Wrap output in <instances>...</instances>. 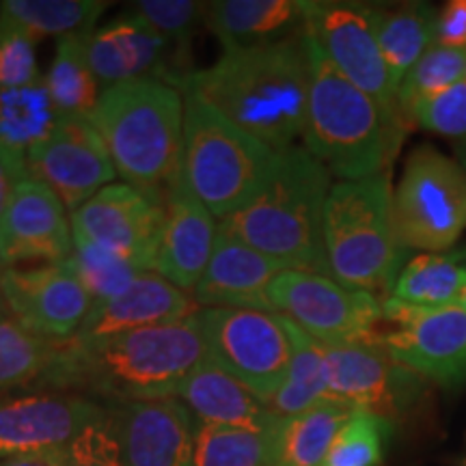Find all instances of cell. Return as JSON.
I'll return each mask as SVG.
<instances>
[{
	"instance_id": "obj_18",
	"label": "cell",
	"mask_w": 466,
	"mask_h": 466,
	"mask_svg": "<svg viewBox=\"0 0 466 466\" xmlns=\"http://www.w3.org/2000/svg\"><path fill=\"white\" fill-rule=\"evenodd\" d=\"M72 250V214L48 186L28 177L0 218V261L5 268L63 264Z\"/></svg>"
},
{
	"instance_id": "obj_19",
	"label": "cell",
	"mask_w": 466,
	"mask_h": 466,
	"mask_svg": "<svg viewBox=\"0 0 466 466\" xmlns=\"http://www.w3.org/2000/svg\"><path fill=\"white\" fill-rule=\"evenodd\" d=\"M199 311L201 307L197 305L192 294L147 270L119 296L91 307L76 335L63 343L76 348L91 346L132 330L182 322Z\"/></svg>"
},
{
	"instance_id": "obj_36",
	"label": "cell",
	"mask_w": 466,
	"mask_h": 466,
	"mask_svg": "<svg viewBox=\"0 0 466 466\" xmlns=\"http://www.w3.org/2000/svg\"><path fill=\"white\" fill-rule=\"evenodd\" d=\"M108 28L119 44L130 80L154 78L175 86L168 46L141 15L134 14L132 9H126L113 22H108Z\"/></svg>"
},
{
	"instance_id": "obj_49",
	"label": "cell",
	"mask_w": 466,
	"mask_h": 466,
	"mask_svg": "<svg viewBox=\"0 0 466 466\" xmlns=\"http://www.w3.org/2000/svg\"><path fill=\"white\" fill-rule=\"evenodd\" d=\"M464 80H466V76H464Z\"/></svg>"
},
{
	"instance_id": "obj_9",
	"label": "cell",
	"mask_w": 466,
	"mask_h": 466,
	"mask_svg": "<svg viewBox=\"0 0 466 466\" xmlns=\"http://www.w3.org/2000/svg\"><path fill=\"white\" fill-rule=\"evenodd\" d=\"M206 352L261 401L281 389L291 360V337L279 313L253 309H201Z\"/></svg>"
},
{
	"instance_id": "obj_10",
	"label": "cell",
	"mask_w": 466,
	"mask_h": 466,
	"mask_svg": "<svg viewBox=\"0 0 466 466\" xmlns=\"http://www.w3.org/2000/svg\"><path fill=\"white\" fill-rule=\"evenodd\" d=\"M270 305L322 346L374 339L384 322V299L318 272L283 270L270 285Z\"/></svg>"
},
{
	"instance_id": "obj_25",
	"label": "cell",
	"mask_w": 466,
	"mask_h": 466,
	"mask_svg": "<svg viewBox=\"0 0 466 466\" xmlns=\"http://www.w3.org/2000/svg\"><path fill=\"white\" fill-rule=\"evenodd\" d=\"M466 291V250L419 253L400 270L389 299L415 309L462 305Z\"/></svg>"
},
{
	"instance_id": "obj_2",
	"label": "cell",
	"mask_w": 466,
	"mask_h": 466,
	"mask_svg": "<svg viewBox=\"0 0 466 466\" xmlns=\"http://www.w3.org/2000/svg\"><path fill=\"white\" fill-rule=\"evenodd\" d=\"M309 85L307 33L259 48L223 52L209 67L195 69L190 86L231 124L277 154L305 138Z\"/></svg>"
},
{
	"instance_id": "obj_17",
	"label": "cell",
	"mask_w": 466,
	"mask_h": 466,
	"mask_svg": "<svg viewBox=\"0 0 466 466\" xmlns=\"http://www.w3.org/2000/svg\"><path fill=\"white\" fill-rule=\"evenodd\" d=\"M165 220V203L130 184L115 182L72 212L74 236L85 238L151 272Z\"/></svg>"
},
{
	"instance_id": "obj_48",
	"label": "cell",
	"mask_w": 466,
	"mask_h": 466,
	"mask_svg": "<svg viewBox=\"0 0 466 466\" xmlns=\"http://www.w3.org/2000/svg\"><path fill=\"white\" fill-rule=\"evenodd\" d=\"M462 309H466V291H464V299H462V305H460Z\"/></svg>"
},
{
	"instance_id": "obj_24",
	"label": "cell",
	"mask_w": 466,
	"mask_h": 466,
	"mask_svg": "<svg viewBox=\"0 0 466 466\" xmlns=\"http://www.w3.org/2000/svg\"><path fill=\"white\" fill-rule=\"evenodd\" d=\"M177 400L199 425L268 430L279 421L266 401L209 357L190 371L179 387Z\"/></svg>"
},
{
	"instance_id": "obj_20",
	"label": "cell",
	"mask_w": 466,
	"mask_h": 466,
	"mask_svg": "<svg viewBox=\"0 0 466 466\" xmlns=\"http://www.w3.org/2000/svg\"><path fill=\"white\" fill-rule=\"evenodd\" d=\"M124 466H192L197 421L177 398L110 406Z\"/></svg>"
},
{
	"instance_id": "obj_38",
	"label": "cell",
	"mask_w": 466,
	"mask_h": 466,
	"mask_svg": "<svg viewBox=\"0 0 466 466\" xmlns=\"http://www.w3.org/2000/svg\"><path fill=\"white\" fill-rule=\"evenodd\" d=\"M393 436L389 419L354 410L337 432L324 466H380Z\"/></svg>"
},
{
	"instance_id": "obj_30",
	"label": "cell",
	"mask_w": 466,
	"mask_h": 466,
	"mask_svg": "<svg viewBox=\"0 0 466 466\" xmlns=\"http://www.w3.org/2000/svg\"><path fill=\"white\" fill-rule=\"evenodd\" d=\"M283 319L291 337V360L281 389L268 401V408L277 417H291L319 404L329 398V393H326L324 346L302 333L288 318Z\"/></svg>"
},
{
	"instance_id": "obj_15",
	"label": "cell",
	"mask_w": 466,
	"mask_h": 466,
	"mask_svg": "<svg viewBox=\"0 0 466 466\" xmlns=\"http://www.w3.org/2000/svg\"><path fill=\"white\" fill-rule=\"evenodd\" d=\"M106 406L86 395L33 389L0 398V460L69 447Z\"/></svg>"
},
{
	"instance_id": "obj_1",
	"label": "cell",
	"mask_w": 466,
	"mask_h": 466,
	"mask_svg": "<svg viewBox=\"0 0 466 466\" xmlns=\"http://www.w3.org/2000/svg\"><path fill=\"white\" fill-rule=\"evenodd\" d=\"M206 357L197 313L91 346L58 343L39 389L86 395L104 406L177 398L179 387Z\"/></svg>"
},
{
	"instance_id": "obj_13",
	"label": "cell",
	"mask_w": 466,
	"mask_h": 466,
	"mask_svg": "<svg viewBox=\"0 0 466 466\" xmlns=\"http://www.w3.org/2000/svg\"><path fill=\"white\" fill-rule=\"evenodd\" d=\"M384 322L391 329L378 341L423 380L445 387L466 380V309H415L384 299Z\"/></svg>"
},
{
	"instance_id": "obj_47",
	"label": "cell",
	"mask_w": 466,
	"mask_h": 466,
	"mask_svg": "<svg viewBox=\"0 0 466 466\" xmlns=\"http://www.w3.org/2000/svg\"><path fill=\"white\" fill-rule=\"evenodd\" d=\"M456 160L462 165V168L466 171V141L456 143Z\"/></svg>"
},
{
	"instance_id": "obj_14",
	"label": "cell",
	"mask_w": 466,
	"mask_h": 466,
	"mask_svg": "<svg viewBox=\"0 0 466 466\" xmlns=\"http://www.w3.org/2000/svg\"><path fill=\"white\" fill-rule=\"evenodd\" d=\"M28 175L48 186L72 214L116 182L106 145L86 116H63L48 141L26 158Z\"/></svg>"
},
{
	"instance_id": "obj_11",
	"label": "cell",
	"mask_w": 466,
	"mask_h": 466,
	"mask_svg": "<svg viewBox=\"0 0 466 466\" xmlns=\"http://www.w3.org/2000/svg\"><path fill=\"white\" fill-rule=\"evenodd\" d=\"M326 393L354 410H367L395 423L421 400L425 380L398 363L378 341L324 346Z\"/></svg>"
},
{
	"instance_id": "obj_27",
	"label": "cell",
	"mask_w": 466,
	"mask_h": 466,
	"mask_svg": "<svg viewBox=\"0 0 466 466\" xmlns=\"http://www.w3.org/2000/svg\"><path fill=\"white\" fill-rule=\"evenodd\" d=\"M436 14L432 5L408 3L395 9L376 7V33L389 78L398 89L412 66L436 44Z\"/></svg>"
},
{
	"instance_id": "obj_37",
	"label": "cell",
	"mask_w": 466,
	"mask_h": 466,
	"mask_svg": "<svg viewBox=\"0 0 466 466\" xmlns=\"http://www.w3.org/2000/svg\"><path fill=\"white\" fill-rule=\"evenodd\" d=\"M466 76V48H447L432 46L412 66L401 80L398 96V113L404 126H410V116L419 104L447 91L450 86L462 83Z\"/></svg>"
},
{
	"instance_id": "obj_22",
	"label": "cell",
	"mask_w": 466,
	"mask_h": 466,
	"mask_svg": "<svg viewBox=\"0 0 466 466\" xmlns=\"http://www.w3.org/2000/svg\"><path fill=\"white\" fill-rule=\"evenodd\" d=\"M283 270L288 268L281 261L218 229L209 264L190 294L201 309H253L275 313L270 305V285Z\"/></svg>"
},
{
	"instance_id": "obj_33",
	"label": "cell",
	"mask_w": 466,
	"mask_h": 466,
	"mask_svg": "<svg viewBox=\"0 0 466 466\" xmlns=\"http://www.w3.org/2000/svg\"><path fill=\"white\" fill-rule=\"evenodd\" d=\"M277 423L268 430L197 423L192 466H275Z\"/></svg>"
},
{
	"instance_id": "obj_42",
	"label": "cell",
	"mask_w": 466,
	"mask_h": 466,
	"mask_svg": "<svg viewBox=\"0 0 466 466\" xmlns=\"http://www.w3.org/2000/svg\"><path fill=\"white\" fill-rule=\"evenodd\" d=\"M89 63L102 91L121 83H130L127 67L108 25L97 26L89 37Z\"/></svg>"
},
{
	"instance_id": "obj_45",
	"label": "cell",
	"mask_w": 466,
	"mask_h": 466,
	"mask_svg": "<svg viewBox=\"0 0 466 466\" xmlns=\"http://www.w3.org/2000/svg\"><path fill=\"white\" fill-rule=\"evenodd\" d=\"M0 466H69V447L0 460Z\"/></svg>"
},
{
	"instance_id": "obj_29",
	"label": "cell",
	"mask_w": 466,
	"mask_h": 466,
	"mask_svg": "<svg viewBox=\"0 0 466 466\" xmlns=\"http://www.w3.org/2000/svg\"><path fill=\"white\" fill-rule=\"evenodd\" d=\"M93 31H80L58 39L56 52L44 76L52 100L63 116L89 119L102 96L89 63V37Z\"/></svg>"
},
{
	"instance_id": "obj_12",
	"label": "cell",
	"mask_w": 466,
	"mask_h": 466,
	"mask_svg": "<svg viewBox=\"0 0 466 466\" xmlns=\"http://www.w3.org/2000/svg\"><path fill=\"white\" fill-rule=\"evenodd\" d=\"M305 31L343 78L400 116L378 44L376 7L341 0H307Z\"/></svg>"
},
{
	"instance_id": "obj_23",
	"label": "cell",
	"mask_w": 466,
	"mask_h": 466,
	"mask_svg": "<svg viewBox=\"0 0 466 466\" xmlns=\"http://www.w3.org/2000/svg\"><path fill=\"white\" fill-rule=\"evenodd\" d=\"M203 25L223 52L259 48L305 33L307 0H214Z\"/></svg>"
},
{
	"instance_id": "obj_21",
	"label": "cell",
	"mask_w": 466,
	"mask_h": 466,
	"mask_svg": "<svg viewBox=\"0 0 466 466\" xmlns=\"http://www.w3.org/2000/svg\"><path fill=\"white\" fill-rule=\"evenodd\" d=\"M217 240L218 218L179 182L165 201L151 272L190 294L206 272Z\"/></svg>"
},
{
	"instance_id": "obj_7",
	"label": "cell",
	"mask_w": 466,
	"mask_h": 466,
	"mask_svg": "<svg viewBox=\"0 0 466 466\" xmlns=\"http://www.w3.org/2000/svg\"><path fill=\"white\" fill-rule=\"evenodd\" d=\"M182 182L214 217L223 220L264 188L277 151L231 124L190 86H182Z\"/></svg>"
},
{
	"instance_id": "obj_46",
	"label": "cell",
	"mask_w": 466,
	"mask_h": 466,
	"mask_svg": "<svg viewBox=\"0 0 466 466\" xmlns=\"http://www.w3.org/2000/svg\"><path fill=\"white\" fill-rule=\"evenodd\" d=\"M5 270H7V268H5L3 261H0V316H9L7 302H5V294H3V277H5Z\"/></svg>"
},
{
	"instance_id": "obj_16",
	"label": "cell",
	"mask_w": 466,
	"mask_h": 466,
	"mask_svg": "<svg viewBox=\"0 0 466 466\" xmlns=\"http://www.w3.org/2000/svg\"><path fill=\"white\" fill-rule=\"evenodd\" d=\"M3 294L11 318L55 343L72 339L91 311L89 296L67 261L7 268Z\"/></svg>"
},
{
	"instance_id": "obj_8",
	"label": "cell",
	"mask_w": 466,
	"mask_h": 466,
	"mask_svg": "<svg viewBox=\"0 0 466 466\" xmlns=\"http://www.w3.org/2000/svg\"><path fill=\"white\" fill-rule=\"evenodd\" d=\"M393 218L404 250H451L466 229L462 165L432 145L412 149L393 190Z\"/></svg>"
},
{
	"instance_id": "obj_34",
	"label": "cell",
	"mask_w": 466,
	"mask_h": 466,
	"mask_svg": "<svg viewBox=\"0 0 466 466\" xmlns=\"http://www.w3.org/2000/svg\"><path fill=\"white\" fill-rule=\"evenodd\" d=\"M127 9L141 15L165 39L168 52H171L175 86L182 89L186 80L195 74V69H190V48L192 39L203 25L206 3H197V0H138Z\"/></svg>"
},
{
	"instance_id": "obj_28",
	"label": "cell",
	"mask_w": 466,
	"mask_h": 466,
	"mask_svg": "<svg viewBox=\"0 0 466 466\" xmlns=\"http://www.w3.org/2000/svg\"><path fill=\"white\" fill-rule=\"evenodd\" d=\"M61 119L44 76L31 85L0 91V145L25 158L48 141Z\"/></svg>"
},
{
	"instance_id": "obj_5",
	"label": "cell",
	"mask_w": 466,
	"mask_h": 466,
	"mask_svg": "<svg viewBox=\"0 0 466 466\" xmlns=\"http://www.w3.org/2000/svg\"><path fill=\"white\" fill-rule=\"evenodd\" d=\"M307 46L311 85L302 147L339 182L387 173L404 121L343 78L309 35Z\"/></svg>"
},
{
	"instance_id": "obj_41",
	"label": "cell",
	"mask_w": 466,
	"mask_h": 466,
	"mask_svg": "<svg viewBox=\"0 0 466 466\" xmlns=\"http://www.w3.org/2000/svg\"><path fill=\"white\" fill-rule=\"evenodd\" d=\"M410 124L441 137L466 141V80L419 104Z\"/></svg>"
},
{
	"instance_id": "obj_35",
	"label": "cell",
	"mask_w": 466,
	"mask_h": 466,
	"mask_svg": "<svg viewBox=\"0 0 466 466\" xmlns=\"http://www.w3.org/2000/svg\"><path fill=\"white\" fill-rule=\"evenodd\" d=\"M67 266L83 285L89 296L91 307L102 305L121 291H126L143 272H147L134 261L96 247L85 238L74 236V250L69 255Z\"/></svg>"
},
{
	"instance_id": "obj_40",
	"label": "cell",
	"mask_w": 466,
	"mask_h": 466,
	"mask_svg": "<svg viewBox=\"0 0 466 466\" xmlns=\"http://www.w3.org/2000/svg\"><path fill=\"white\" fill-rule=\"evenodd\" d=\"M69 466H124L121 464L119 428L113 408L86 425L69 445Z\"/></svg>"
},
{
	"instance_id": "obj_32",
	"label": "cell",
	"mask_w": 466,
	"mask_h": 466,
	"mask_svg": "<svg viewBox=\"0 0 466 466\" xmlns=\"http://www.w3.org/2000/svg\"><path fill=\"white\" fill-rule=\"evenodd\" d=\"M110 7L104 0H3L0 15L15 22L35 39L67 37L97 28L100 15Z\"/></svg>"
},
{
	"instance_id": "obj_43",
	"label": "cell",
	"mask_w": 466,
	"mask_h": 466,
	"mask_svg": "<svg viewBox=\"0 0 466 466\" xmlns=\"http://www.w3.org/2000/svg\"><path fill=\"white\" fill-rule=\"evenodd\" d=\"M436 46L466 48V0H451L439 11Z\"/></svg>"
},
{
	"instance_id": "obj_44",
	"label": "cell",
	"mask_w": 466,
	"mask_h": 466,
	"mask_svg": "<svg viewBox=\"0 0 466 466\" xmlns=\"http://www.w3.org/2000/svg\"><path fill=\"white\" fill-rule=\"evenodd\" d=\"M31 177L25 156L15 154L0 145V218L7 212L11 199L15 197L22 182Z\"/></svg>"
},
{
	"instance_id": "obj_3",
	"label": "cell",
	"mask_w": 466,
	"mask_h": 466,
	"mask_svg": "<svg viewBox=\"0 0 466 466\" xmlns=\"http://www.w3.org/2000/svg\"><path fill=\"white\" fill-rule=\"evenodd\" d=\"M330 179L329 168L302 145L281 151L258 197L218 220V229L281 261L288 270L329 277L324 209L333 188Z\"/></svg>"
},
{
	"instance_id": "obj_4",
	"label": "cell",
	"mask_w": 466,
	"mask_h": 466,
	"mask_svg": "<svg viewBox=\"0 0 466 466\" xmlns=\"http://www.w3.org/2000/svg\"><path fill=\"white\" fill-rule=\"evenodd\" d=\"M89 121L121 182L165 203L182 182V89L154 78L110 86L102 91Z\"/></svg>"
},
{
	"instance_id": "obj_31",
	"label": "cell",
	"mask_w": 466,
	"mask_h": 466,
	"mask_svg": "<svg viewBox=\"0 0 466 466\" xmlns=\"http://www.w3.org/2000/svg\"><path fill=\"white\" fill-rule=\"evenodd\" d=\"M56 350L58 343L31 333L11 316H0V398L39 389Z\"/></svg>"
},
{
	"instance_id": "obj_26",
	"label": "cell",
	"mask_w": 466,
	"mask_h": 466,
	"mask_svg": "<svg viewBox=\"0 0 466 466\" xmlns=\"http://www.w3.org/2000/svg\"><path fill=\"white\" fill-rule=\"evenodd\" d=\"M354 408L326 398L305 412L281 417L275 432V466H324L337 432Z\"/></svg>"
},
{
	"instance_id": "obj_39",
	"label": "cell",
	"mask_w": 466,
	"mask_h": 466,
	"mask_svg": "<svg viewBox=\"0 0 466 466\" xmlns=\"http://www.w3.org/2000/svg\"><path fill=\"white\" fill-rule=\"evenodd\" d=\"M39 78L37 39L0 15V91L31 85Z\"/></svg>"
},
{
	"instance_id": "obj_6",
	"label": "cell",
	"mask_w": 466,
	"mask_h": 466,
	"mask_svg": "<svg viewBox=\"0 0 466 466\" xmlns=\"http://www.w3.org/2000/svg\"><path fill=\"white\" fill-rule=\"evenodd\" d=\"M324 250L337 283L391 296L406 250L395 231L389 173L333 184L324 209Z\"/></svg>"
}]
</instances>
